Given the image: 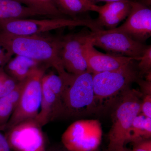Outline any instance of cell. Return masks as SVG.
<instances>
[{
	"mask_svg": "<svg viewBox=\"0 0 151 151\" xmlns=\"http://www.w3.org/2000/svg\"><path fill=\"white\" fill-rule=\"evenodd\" d=\"M130 150H128V149L125 148L124 149V150L123 151H129Z\"/></svg>",
	"mask_w": 151,
	"mask_h": 151,
	"instance_id": "obj_31",
	"label": "cell"
},
{
	"mask_svg": "<svg viewBox=\"0 0 151 151\" xmlns=\"http://www.w3.org/2000/svg\"><path fill=\"white\" fill-rule=\"evenodd\" d=\"M57 7L63 14L76 19L75 16L88 12H98L100 6L90 0H55Z\"/></svg>",
	"mask_w": 151,
	"mask_h": 151,
	"instance_id": "obj_18",
	"label": "cell"
},
{
	"mask_svg": "<svg viewBox=\"0 0 151 151\" xmlns=\"http://www.w3.org/2000/svg\"><path fill=\"white\" fill-rule=\"evenodd\" d=\"M41 1L44 2H46V3H50L52 2V0H40Z\"/></svg>",
	"mask_w": 151,
	"mask_h": 151,
	"instance_id": "obj_30",
	"label": "cell"
},
{
	"mask_svg": "<svg viewBox=\"0 0 151 151\" xmlns=\"http://www.w3.org/2000/svg\"><path fill=\"white\" fill-rule=\"evenodd\" d=\"M141 112L145 117L151 118V94L145 95L141 103Z\"/></svg>",
	"mask_w": 151,
	"mask_h": 151,
	"instance_id": "obj_23",
	"label": "cell"
},
{
	"mask_svg": "<svg viewBox=\"0 0 151 151\" xmlns=\"http://www.w3.org/2000/svg\"><path fill=\"white\" fill-rule=\"evenodd\" d=\"M42 127L34 119L22 122L6 131L12 151H47Z\"/></svg>",
	"mask_w": 151,
	"mask_h": 151,
	"instance_id": "obj_10",
	"label": "cell"
},
{
	"mask_svg": "<svg viewBox=\"0 0 151 151\" xmlns=\"http://www.w3.org/2000/svg\"><path fill=\"white\" fill-rule=\"evenodd\" d=\"M21 3L32 8L42 12L48 16L55 18L64 17L63 14L60 11L55 5L52 2L46 3L40 0H16Z\"/></svg>",
	"mask_w": 151,
	"mask_h": 151,
	"instance_id": "obj_19",
	"label": "cell"
},
{
	"mask_svg": "<svg viewBox=\"0 0 151 151\" xmlns=\"http://www.w3.org/2000/svg\"><path fill=\"white\" fill-rule=\"evenodd\" d=\"M139 78L134 63L119 70L92 74L96 101H102L121 94Z\"/></svg>",
	"mask_w": 151,
	"mask_h": 151,
	"instance_id": "obj_8",
	"label": "cell"
},
{
	"mask_svg": "<svg viewBox=\"0 0 151 151\" xmlns=\"http://www.w3.org/2000/svg\"><path fill=\"white\" fill-rule=\"evenodd\" d=\"M46 16V14L40 11L23 5L16 0H0V22Z\"/></svg>",
	"mask_w": 151,
	"mask_h": 151,
	"instance_id": "obj_15",
	"label": "cell"
},
{
	"mask_svg": "<svg viewBox=\"0 0 151 151\" xmlns=\"http://www.w3.org/2000/svg\"><path fill=\"white\" fill-rule=\"evenodd\" d=\"M82 52L87 71L92 74L119 70L131 65L135 60H139L134 58L100 52L87 37L82 46Z\"/></svg>",
	"mask_w": 151,
	"mask_h": 151,
	"instance_id": "obj_12",
	"label": "cell"
},
{
	"mask_svg": "<svg viewBox=\"0 0 151 151\" xmlns=\"http://www.w3.org/2000/svg\"><path fill=\"white\" fill-rule=\"evenodd\" d=\"M137 82L139 85L144 94L145 95L151 94V81L144 80L139 78Z\"/></svg>",
	"mask_w": 151,
	"mask_h": 151,
	"instance_id": "obj_26",
	"label": "cell"
},
{
	"mask_svg": "<svg viewBox=\"0 0 151 151\" xmlns=\"http://www.w3.org/2000/svg\"><path fill=\"white\" fill-rule=\"evenodd\" d=\"M45 71V68L38 66L25 80L18 103L4 131L37 116L41 102L42 79Z\"/></svg>",
	"mask_w": 151,
	"mask_h": 151,
	"instance_id": "obj_5",
	"label": "cell"
},
{
	"mask_svg": "<svg viewBox=\"0 0 151 151\" xmlns=\"http://www.w3.org/2000/svg\"><path fill=\"white\" fill-rule=\"evenodd\" d=\"M18 82L8 75L4 68H0V97L10 93Z\"/></svg>",
	"mask_w": 151,
	"mask_h": 151,
	"instance_id": "obj_21",
	"label": "cell"
},
{
	"mask_svg": "<svg viewBox=\"0 0 151 151\" xmlns=\"http://www.w3.org/2000/svg\"><path fill=\"white\" fill-rule=\"evenodd\" d=\"M24 81L18 82L10 93L0 97V131H4L16 108Z\"/></svg>",
	"mask_w": 151,
	"mask_h": 151,
	"instance_id": "obj_17",
	"label": "cell"
},
{
	"mask_svg": "<svg viewBox=\"0 0 151 151\" xmlns=\"http://www.w3.org/2000/svg\"><path fill=\"white\" fill-rule=\"evenodd\" d=\"M87 37L94 47L108 53L134 58L139 60L147 47L126 34L113 29L92 32L88 34Z\"/></svg>",
	"mask_w": 151,
	"mask_h": 151,
	"instance_id": "obj_9",
	"label": "cell"
},
{
	"mask_svg": "<svg viewBox=\"0 0 151 151\" xmlns=\"http://www.w3.org/2000/svg\"><path fill=\"white\" fill-rule=\"evenodd\" d=\"M92 2L96 4V3L100 2H105L106 3L110 2L116 1H122V0H90Z\"/></svg>",
	"mask_w": 151,
	"mask_h": 151,
	"instance_id": "obj_29",
	"label": "cell"
},
{
	"mask_svg": "<svg viewBox=\"0 0 151 151\" xmlns=\"http://www.w3.org/2000/svg\"><path fill=\"white\" fill-rule=\"evenodd\" d=\"M12 55L9 54L2 46L0 45V68H3L11 59Z\"/></svg>",
	"mask_w": 151,
	"mask_h": 151,
	"instance_id": "obj_25",
	"label": "cell"
},
{
	"mask_svg": "<svg viewBox=\"0 0 151 151\" xmlns=\"http://www.w3.org/2000/svg\"><path fill=\"white\" fill-rule=\"evenodd\" d=\"M144 137L145 140L151 137V118L146 117L144 123Z\"/></svg>",
	"mask_w": 151,
	"mask_h": 151,
	"instance_id": "obj_27",
	"label": "cell"
},
{
	"mask_svg": "<svg viewBox=\"0 0 151 151\" xmlns=\"http://www.w3.org/2000/svg\"><path fill=\"white\" fill-rule=\"evenodd\" d=\"M145 117L142 114H139L134 119L130 129L128 142L135 144L145 140L144 123Z\"/></svg>",
	"mask_w": 151,
	"mask_h": 151,
	"instance_id": "obj_20",
	"label": "cell"
},
{
	"mask_svg": "<svg viewBox=\"0 0 151 151\" xmlns=\"http://www.w3.org/2000/svg\"><path fill=\"white\" fill-rule=\"evenodd\" d=\"M84 26L92 32L103 30L97 19H68L65 17L36 19H19L0 22V32L16 35H39L65 27Z\"/></svg>",
	"mask_w": 151,
	"mask_h": 151,
	"instance_id": "obj_4",
	"label": "cell"
},
{
	"mask_svg": "<svg viewBox=\"0 0 151 151\" xmlns=\"http://www.w3.org/2000/svg\"><path fill=\"white\" fill-rule=\"evenodd\" d=\"M40 63L25 57L16 55L9 60L4 69L8 75L19 82L25 80Z\"/></svg>",
	"mask_w": 151,
	"mask_h": 151,
	"instance_id": "obj_16",
	"label": "cell"
},
{
	"mask_svg": "<svg viewBox=\"0 0 151 151\" xmlns=\"http://www.w3.org/2000/svg\"><path fill=\"white\" fill-rule=\"evenodd\" d=\"M62 97L63 115L76 116L93 112L97 107L92 74L88 71L78 74L69 73L65 78Z\"/></svg>",
	"mask_w": 151,
	"mask_h": 151,
	"instance_id": "obj_3",
	"label": "cell"
},
{
	"mask_svg": "<svg viewBox=\"0 0 151 151\" xmlns=\"http://www.w3.org/2000/svg\"><path fill=\"white\" fill-rule=\"evenodd\" d=\"M137 68L139 71V76L146 75L151 72V45L146 47L139 63L137 65Z\"/></svg>",
	"mask_w": 151,
	"mask_h": 151,
	"instance_id": "obj_22",
	"label": "cell"
},
{
	"mask_svg": "<svg viewBox=\"0 0 151 151\" xmlns=\"http://www.w3.org/2000/svg\"><path fill=\"white\" fill-rule=\"evenodd\" d=\"M61 39L41 35H16L0 32V45L8 52L25 57L54 67L58 75L67 72L64 69L60 56Z\"/></svg>",
	"mask_w": 151,
	"mask_h": 151,
	"instance_id": "obj_1",
	"label": "cell"
},
{
	"mask_svg": "<svg viewBox=\"0 0 151 151\" xmlns=\"http://www.w3.org/2000/svg\"><path fill=\"white\" fill-rule=\"evenodd\" d=\"M132 9L126 21L113 30L126 34L142 43L151 36V9L137 0H131Z\"/></svg>",
	"mask_w": 151,
	"mask_h": 151,
	"instance_id": "obj_11",
	"label": "cell"
},
{
	"mask_svg": "<svg viewBox=\"0 0 151 151\" xmlns=\"http://www.w3.org/2000/svg\"><path fill=\"white\" fill-rule=\"evenodd\" d=\"M88 34L78 33L61 39L60 58L64 69L68 73L78 74L87 71L82 46L86 42Z\"/></svg>",
	"mask_w": 151,
	"mask_h": 151,
	"instance_id": "obj_13",
	"label": "cell"
},
{
	"mask_svg": "<svg viewBox=\"0 0 151 151\" xmlns=\"http://www.w3.org/2000/svg\"><path fill=\"white\" fill-rule=\"evenodd\" d=\"M121 94L111 114L108 151L124 150L133 121L141 113L142 93L130 87Z\"/></svg>",
	"mask_w": 151,
	"mask_h": 151,
	"instance_id": "obj_2",
	"label": "cell"
},
{
	"mask_svg": "<svg viewBox=\"0 0 151 151\" xmlns=\"http://www.w3.org/2000/svg\"><path fill=\"white\" fill-rule=\"evenodd\" d=\"M0 151H12L5 135L0 131Z\"/></svg>",
	"mask_w": 151,
	"mask_h": 151,
	"instance_id": "obj_28",
	"label": "cell"
},
{
	"mask_svg": "<svg viewBox=\"0 0 151 151\" xmlns=\"http://www.w3.org/2000/svg\"><path fill=\"white\" fill-rule=\"evenodd\" d=\"M131 1L110 2L100 6L97 20L100 25L107 29L117 27L129 16L132 9Z\"/></svg>",
	"mask_w": 151,
	"mask_h": 151,
	"instance_id": "obj_14",
	"label": "cell"
},
{
	"mask_svg": "<svg viewBox=\"0 0 151 151\" xmlns=\"http://www.w3.org/2000/svg\"><path fill=\"white\" fill-rule=\"evenodd\" d=\"M132 151V150H130V151Z\"/></svg>",
	"mask_w": 151,
	"mask_h": 151,
	"instance_id": "obj_32",
	"label": "cell"
},
{
	"mask_svg": "<svg viewBox=\"0 0 151 151\" xmlns=\"http://www.w3.org/2000/svg\"><path fill=\"white\" fill-rule=\"evenodd\" d=\"M103 136L101 123L96 119L76 121L61 136V141L68 151H94L100 145Z\"/></svg>",
	"mask_w": 151,
	"mask_h": 151,
	"instance_id": "obj_6",
	"label": "cell"
},
{
	"mask_svg": "<svg viewBox=\"0 0 151 151\" xmlns=\"http://www.w3.org/2000/svg\"><path fill=\"white\" fill-rule=\"evenodd\" d=\"M132 151H151V140H145L134 144Z\"/></svg>",
	"mask_w": 151,
	"mask_h": 151,
	"instance_id": "obj_24",
	"label": "cell"
},
{
	"mask_svg": "<svg viewBox=\"0 0 151 151\" xmlns=\"http://www.w3.org/2000/svg\"><path fill=\"white\" fill-rule=\"evenodd\" d=\"M65 86L64 77L52 72L44 75L40 110L34 119L42 127L63 115L62 97Z\"/></svg>",
	"mask_w": 151,
	"mask_h": 151,
	"instance_id": "obj_7",
	"label": "cell"
}]
</instances>
